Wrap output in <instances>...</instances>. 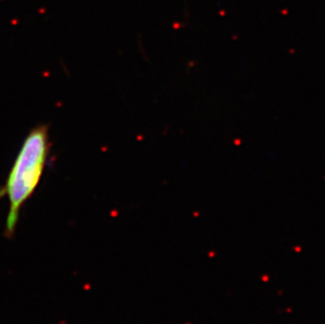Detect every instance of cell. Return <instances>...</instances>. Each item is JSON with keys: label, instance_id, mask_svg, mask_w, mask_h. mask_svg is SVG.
Listing matches in <instances>:
<instances>
[{"label": "cell", "instance_id": "obj_1", "mask_svg": "<svg viewBox=\"0 0 325 324\" xmlns=\"http://www.w3.org/2000/svg\"><path fill=\"white\" fill-rule=\"evenodd\" d=\"M49 127L39 124L23 140L15 161L0 191V198L7 196L9 212L5 219L4 236L12 238L16 232L21 208L38 187L49 155Z\"/></svg>", "mask_w": 325, "mask_h": 324}]
</instances>
